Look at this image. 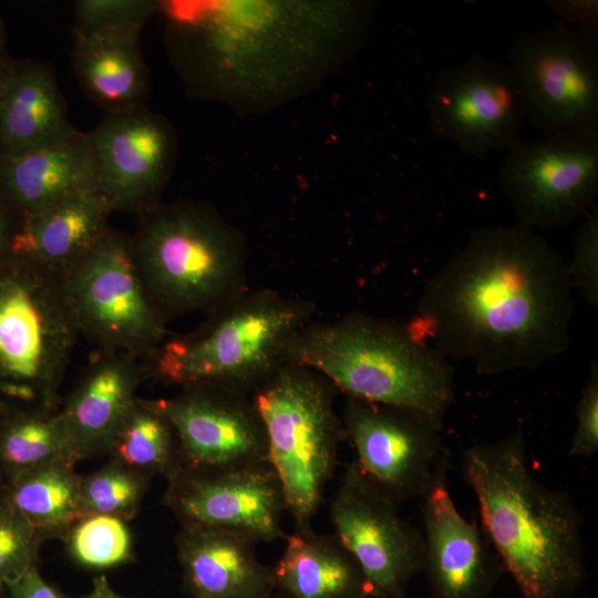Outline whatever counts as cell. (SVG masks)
Returning <instances> with one entry per match:
<instances>
[{
	"instance_id": "obj_1",
	"label": "cell",
	"mask_w": 598,
	"mask_h": 598,
	"mask_svg": "<svg viewBox=\"0 0 598 598\" xmlns=\"http://www.w3.org/2000/svg\"><path fill=\"white\" fill-rule=\"evenodd\" d=\"M573 290L567 261L537 230L483 227L427 279L406 324L478 374L534 370L569 348Z\"/></svg>"
},
{
	"instance_id": "obj_2",
	"label": "cell",
	"mask_w": 598,
	"mask_h": 598,
	"mask_svg": "<svg viewBox=\"0 0 598 598\" xmlns=\"http://www.w3.org/2000/svg\"><path fill=\"white\" fill-rule=\"evenodd\" d=\"M375 6L267 1L161 2L174 55L199 93L269 103L358 51Z\"/></svg>"
},
{
	"instance_id": "obj_3",
	"label": "cell",
	"mask_w": 598,
	"mask_h": 598,
	"mask_svg": "<svg viewBox=\"0 0 598 598\" xmlns=\"http://www.w3.org/2000/svg\"><path fill=\"white\" fill-rule=\"evenodd\" d=\"M520 429L463 456L482 530L523 598H574L587 576L582 524L571 497L540 482Z\"/></svg>"
},
{
	"instance_id": "obj_4",
	"label": "cell",
	"mask_w": 598,
	"mask_h": 598,
	"mask_svg": "<svg viewBox=\"0 0 598 598\" xmlns=\"http://www.w3.org/2000/svg\"><path fill=\"white\" fill-rule=\"evenodd\" d=\"M286 361L317 371L346 396L404 409L442 427L455 399L445 355L406 323L363 312L312 320L289 342Z\"/></svg>"
},
{
	"instance_id": "obj_5",
	"label": "cell",
	"mask_w": 598,
	"mask_h": 598,
	"mask_svg": "<svg viewBox=\"0 0 598 598\" xmlns=\"http://www.w3.org/2000/svg\"><path fill=\"white\" fill-rule=\"evenodd\" d=\"M316 311L311 300L248 288L142 359L146 379L181 389L217 385L251 393L286 362L289 342Z\"/></svg>"
},
{
	"instance_id": "obj_6",
	"label": "cell",
	"mask_w": 598,
	"mask_h": 598,
	"mask_svg": "<svg viewBox=\"0 0 598 598\" xmlns=\"http://www.w3.org/2000/svg\"><path fill=\"white\" fill-rule=\"evenodd\" d=\"M130 243L141 279L167 321L206 315L249 288L244 237L206 205L159 203L138 215Z\"/></svg>"
},
{
	"instance_id": "obj_7",
	"label": "cell",
	"mask_w": 598,
	"mask_h": 598,
	"mask_svg": "<svg viewBox=\"0 0 598 598\" xmlns=\"http://www.w3.org/2000/svg\"><path fill=\"white\" fill-rule=\"evenodd\" d=\"M79 331L62 276L25 259H0V414L60 408Z\"/></svg>"
},
{
	"instance_id": "obj_8",
	"label": "cell",
	"mask_w": 598,
	"mask_h": 598,
	"mask_svg": "<svg viewBox=\"0 0 598 598\" xmlns=\"http://www.w3.org/2000/svg\"><path fill=\"white\" fill-rule=\"evenodd\" d=\"M338 392L322 374L288 361L251 392L295 528L311 526L346 441Z\"/></svg>"
},
{
	"instance_id": "obj_9",
	"label": "cell",
	"mask_w": 598,
	"mask_h": 598,
	"mask_svg": "<svg viewBox=\"0 0 598 598\" xmlns=\"http://www.w3.org/2000/svg\"><path fill=\"white\" fill-rule=\"evenodd\" d=\"M62 280L79 334L99 351L144 359L169 336L141 279L130 236L110 228Z\"/></svg>"
},
{
	"instance_id": "obj_10",
	"label": "cell",
	"mask_w": 598,
	"mask_h": 598,
	"mask_svg": "<svg viewBox=\"0 0 598 598\" xmlns=\"http://www.w3.org/2000/svg\"><path fill=\"white\" fill-rule=\"evenodd\" d=\"M507 66L525 117L544 134H598L597 34L564 22L526 31Z\"/></svg>"
},
{
	"instance_id": "obj_11",
	"label": "cell",
	"mask_w": 598,
	"mask_h": 598,
	"mask_svg": "<svg viewBox=\"0 0 598 598\" xmlns=\"http://www.w3.org/2000/svg\"><path fill=\"white\" fill-rule=\"evenodd\" d=\"M501 186L517 221L542 231L574 223L598 194V134L520 140L506 152Z\"/></svg>"
},
{
	"instance_id": "obj_12",
	"label": "cell",
	"mask_w": 598,
	"mask_h": 598,
	"mask_svg": "<svg viewBox=\"0 0 598 598\" xmlns=\"http://www.w3.org/2000/svg\"><path fill=\"white\" fill-rule=\"evenodd\" d=\"M341 420L359 470L399 505L446 477L443 427L422 415L346 396Z\"/></svg>"
},
{
	"instance_id": "obj_13",
	"label": "cell",
	"mask_w": 598,
	"mask_h": 598,
	"mask_svg": "<svg viewBox=\"0 0 598 598\" xmlns=\"http://www.w3.org/2000/svg\"><path fill=\"white\" fill-rule=\"evenodd\" d=\"M334 535L360 566L370 598H405L422 573V532L350 462L329 507Z\"/></svg>"
},
{
	"instance_id": "obj_14",
	"label": "cell",
	"mask_w": 598,
	"mask_h": 598,
	"mask_svg": "<svg viewBox=\"0 0 598 598\" xmlns=\"http://www.w3.org/2000/svg\"><path fill=\"white\" fill-rule=\"evenodd\" d=\"M425 102L435 136L467 155L507 152L520 141L525 114L507 64L470 56L436 74Z\"/></svg>"
},
{
	"instance_id": "obj_15",
	"label": "cell",
	"mask_w": 598,
	"mask_h": 598,
	"mask_svg": "<svg viewBox=\"0 0 598 598\" xmlns=\"http://www.w3.org/2000/svg\"><path fill=\"white\" fill-rule=\"evenodd\" d=\"M166 482L163 504L181 524L220 527L256 543L286 538L283 492L269 462L221 470L181 466Z\"/></svg>"
},
{
	"instance_id": "obj_16",
	"label": "cell",
	"mask_w": 598,
	"mask_h": 598,
	"mask_svg": "<svg viewBox=\"0 0 598 598\" xmlns=\"http://www.w3.org/2000/svg\"><path fill=\"white\" fill-rule=\"evenodd\" d=\"M96 166V189L113 212L142 214L161 203L175 158L167 121L144 104L106 112L86 133Z\"/></svg>"
},
{
	"instance_id": "obj_17",
	"label": "cell",
	"mask_w": 598,
	"mask_h": 598,
	"mask_svg": "<svg viewBox=\"0 0 598 598\" xmlns=\"http://www.w3.org/2000/svg\"><path fill=\"white\" fill-rule=\"evenodd\" d=\"M158 401L175 429L182 466L221 470L268 462L266 429L251 393L193 385Z\"/></svg>"
},
{
	"instance_id": "obj_18",
	"label": "cell",
	"mask_w": 598,
	"mask_h": 598,
	"mask_svg": "<svg viewBox=\"0 0 598 598\" xmlns=\"http://www.w3.org/2000/svg\"><path fill=\"white\" fill-rule=\"evenodd\" d=\"M423 567L433 598H492L504 567L476 523L457 509L446 477L422 497Z\"/></svg>"
},
{
	"instance_id": "obj_19",
	"label": "cell",
	"mask_w": 598,
	"mask_h": 598,
	"mask_svg": "<svg viewBox=\"0 0 598 598\" xmlns=\"http://www.w3.org/2000/svg\"><path fill=\"white\" fill-rule=\"evenodd\" d=\"M146 379L142 359L99 351L60 405L59 413L79 461L107 454Z\"/></svg>"
},
{
	"instance_id": "obj_20",
	"label": "cell",
	"mask_w": 598,
	"mask_h": 598,
	"mask_svg": "<svg viewBox=\"0 0 598 598\" xmlns=\"http://www.w3.org/2000/svg\"><path fill=\"white\" fill-rule=\"evenodd\" d=\"M175 544L183 584L193 598H238L274 588L271 566L259 560L258 543L240 533L181 524Z\"/></svg>"
},
{
	"instance_id": "obj_21",
	"label": "cell",
	"mask_w": 598,
	"mask_h": 598,
	"mask_svg": "<svg viewBox=\"0 0 598 598\" xmlns=\"http://www.w3.org/2000/svg\"><path fill=\"white\" fill-rule=\"evenodd\" d=\"M91 189H96V166L86 133L0 157V198L18 220Z\"/></svg>"
},
{
	"instance_id": "obj_22",
	"label": "cell",
	"mask_w": 598,
	"mask_h": 598,
	"mask_svg": "<svg viewBox=\"0 0 598 598\" xmlns=\"http://www.w3.org/2000/svg\"><path fill=\"white\" fill-rule=\"evenodd\" d=\"M112 213L97 189L78 193L18 220L9 254L63 276L107 233Z\"/></svg>"
},
{
	"instance_id": "obj_23",
	"label": "cell",
	"mask_w": 598,
	"mask_h": 598,
	"mask_svg": "<svg viewBox=\"0 0 598 598\" xmlns=\"http://www.w3.org/2000/svg\"><path fill=\"white\" fill-rule=\"evenodd\" d=\"M76 133L52 68L37 60L16 61L0 102V157L43 148Z\"/></svg>"
},
{
	"instance_id": "obj_24",
	"label": "cell",
	"mask_w": 598,
	"mask_h": 598,
	"mask_svg": "<svg viewBox=\"0 0 598 598\" xmlns=\"http://www.w3.org/2000/svg\"><path fill=\"white\" fill-rule=\"evenodd\" d=\"M141 30L131 25L74 33V73L85 95L105 113L144 104L150 79L141 51Z\"/></svg>"
},
{
	"instance_id": "obj_25",
	"label": "cell",
	"mask_w": 598,
	"mask_h": 598,
	"mask_svg": "<svg viewBox=\"0 0 598 598\" xmlns=\"http://www.w3.org/2000/svg\"><path fill=\"white\" fill-rule=\"evenodd\" d=\"M286 546L271 566L281 598H370L364 575L338 537L312 526L286 535Z\"/></svg>"
},
{
	"instance_id": "obj_26",
	"label": "cell",
	"mask_w": 598,
	"mask_h": 598,
	"mask_svg": "<svg viewBox=\"0 0 598 598\" xmlns=\"http://www.w3.org/2000/svg\"><path fill=\"white\" fill-rule=\"evenodd\" d=\"M80 480L74 464H54L7 482L3 495L44 540L63 539L81 518Z\"/></svg>"
},
{
	"instance_id": "obj_27",
	"label": "cell",
	"mask_w": 598,
	"mask_h": 598,
	"mask_svg": "<svg viewBox=\"0 0 598 598\" xmlns=\"http://www.w3.org/2000/svg\"><path fill=\"white\" fill-rule=\"evenodd\" d=\"M79 462L59 410H11L0 414V477L6 484L27 472Z\"/></svg>"
},
{
	"instance_id": "obj_28",
	"label": "cell",
	"mask_w": 598,
	"mask_h": 598,
	"mask_svg": "<svg viewBox=\"0 0 598 598\" xmlns=\"http://www.w3.org/2000/svg\"><path fill=\"white\" fill-rule=\"evenodd\" d=\"M107 455L150 478L161 475L167 481L181 468L177 435L158 400L137 396Z\"/></svg>"
},
{
	"instance_id": "obj_29",
	"label": "cell",
	"mask_w": 598,
	"mask_h": 598,
	"mask_svg": "<svg viewBox=\"0 0 598 598\" xmlns=\"http://www.w3.org/2000/svg\"><path fill=\"white\" fill-rule=\"evenodd\" d=\"M151 478L113 460L80 480L81 518L93 515L132 520L138 513Z\"/></svg>"
},
{
	"instance_id": "obj_30",
	"label": "cell",
	"mask_w": 598,
	"mask_h": 598,
	"mask_svg": "<svg viewBox=\"0 0 598 598\" xmlns=\"http://www.w3.org/2000/svg\"><path fill=\"white\" fill-rule=\"evenodd\" d=\"M70 557L89 569H107L133 558V539L127 522L107 515L76 520L63 539Z\"/></svg>"
},
{
	"instance_id": "obj_31",
	"label": "cell",
	"mask_w": 598,
	"mask_h": 598,
	"mask_svg": "<svg viewBox=\"0 0 598 598\" xmlns=\"http://www.w3.org/2000/svg\"><path fill=\"white\" fill-rule=\"evenodd\" d=\"M44 539L31 524L0 495V589L37 567Z\"/></svg>"
},
{
	"instance_id": "obj_32",
	"label": "cell",
	"mask_w": 598,
	"mask_h": 598,
	"mask_svg": "<svg viewBox=\"0 0 598 598\" xmlns=\"http://www.w3.org/2000/svg\"><path fill=\"white\" fill-rule=\"evenodd\" d=\"M73 33H94L143 24L159 12L161 2L152 0H78Z\"/></svg>"
},
{
	"instance_id": "obj_33",
	"label": "cell",
	"mask_w": 598,
	"mask_h": 598,
	"mask_svg": "<svg viewBox=\"0 0 598 598\" xmlns=\"http://www.w3.org/2000/svg\"><path fill=\"white\" fill-rule=\"evenodd\" d=\"M578 228L567 262L574 289L594 308L598 306V208L594 205Z\"/></svg>"
},
{
	"instance_id": "obj_34",
	"label": "cell",
	"mask_w": 598,
	"mask_h": 598,
	"mask_svg": "<svg viewBox=\"0 0 598 598\" xmlns=\"http://www.w3.org/2000/svg\"><path fill=\"white\" fill-rule=\"evenodd\" d=\"M598 451V362L592 360L576 406L569 455L591 457Z\"/></svg>"
},
{
	"instance_id": "obj_35",
	"label": "cell",
	"mask_w": 598,
	"mask_h": 598,
	"mask_svg": "<svg viewBox=\"0 0 598 598\" xmlns=\"http://www.w3.org/2000/svg\"><path fill=\"white\" fill-rule=\"evenodd\" d=\"M0 594L2 598H66L41 576L38 567L4 584Z\"/></svg>"
},
{
	"instance_id": "obj_36",
	"label": "cell",
	"mask_w": 598,
	"mask_h": 598,
	"mask_svg": "<svg viewBox=\"0 0 598 598\" xmlns=\"http://www.w3.org/2000/svg\"><path fill=\"white\" fill-rule=\"evenodd\" d=\"M547 4L555 14L561 18V22H576L579 29L597 34L598 2L596 0H555L547 1Z\"/></svg>"
},
{
	"instance_id": "obj_37",
	"label": "cell",
	"mask_w": 598,
	"mask_h": 598,
	"mask_svg": "<svg viewBox=\"0 0 598 598\" xmlns=\"http://www.w3.org/2000/svg\"><path fill=\"white\" fill-rule=\"evenodd\" d=\"M18 219L0 198V259L9 255L12 235Z\"/></svg>"
},
{
	"instance_id": "obj_38",
	"label": "cell",
	"mask_w": 598,
	"mask_h": 598,
	"mask_svg": "<svg viewBox=\"0 0 598 598\" xmlns=\"http://www.w3.org/2000/svg\"><path fill=\"white\" fill-rule=\"evenodd\" d=\"M83 598H124L118 595L104 576L93 579L91 590Z\"/></svg>"
},
{
	"instance_id": "obj_39",
	"label": "cell",
	"mask_w": 598,
	"mask_h": 598,
	"mask_svg": "<svg viewBox=\"0 0 598 598\" xmlns=\"http://www.w3.org/2000/svg\"><path fill=\"white\" fill-rule=\"evenodd\" d=\"M14 60H12L6 51L0 52V102L4 94L8 81L14 66Z\"/></svg>"
},
{
	"instance_id": "obj_40",
	"label": "cell",
	"mask_w": 598,
	"mask_h": 598,
	"mask_svg": "<svg viewBox=\"0 0 598 598\" xmlns=\"http://www.w3.org/2000/svg\"><path fill=\"white\" fill-rule=\"evenodd\" d=\"M238 598H281L274 588L256 591Z\"/></svg>"
},
{
	"instance_id": "obj_41",
	"label": "cell",
	"mask_w": 598,
	"mask_h": 598,
	"mask_svg": "<svg viewBox=\"0 0 598 598\" xmlns=\"http://www.w3.org/2000/svg\"><path fill=\"white\" fill-rule=\"evenodd\" d=\"M4 45H6V28H4L3 20L0 16V52L4 51Z\"/></svg>"
},
{
	"instance_id": "obj_42",
	"label": "cell",
	"mask_w": 598,
	"mask_h": 598,
	"mask_svg": "<svg viewBox=\"0 0 598 598\" xmlns=\"http://www.w3.org/2000/svg\"><path fill=\"white\" fill-rule=\"evenodd\" d=\"M3 487H4V483H3V481H2L1 477H0V495H1L2 492H3Z\"/></svg>"
},
{
	"instance_id": "obj_43",
	"label": "cell",
	"mask_w": 598,
	"mask_h": 598,
	"mask_svg": "<svg viewBox=\"0 0 598 598\" xmlns=\"http://www.w3.org/2000/svg\"><path fill=\"white\" fill-rule=\"evenodd\" d=\"M0 598H2V597H1V594H0Z\"/></svg>"
}]
</instances>
